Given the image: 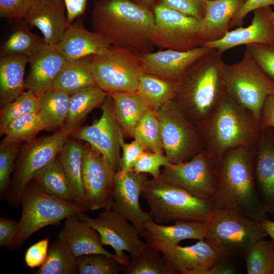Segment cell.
<instances>
[{
  "label": "cell",
  "mask_w": 274,
  "mask_h": 274,
  "mask_svg": "<svg viewBox=\"0 0 274 274\" xmlns=\"http://www.w3.org/2000/svg\"><path fill=\"white\" fill-rule=\"evenodd\" d=\"M130 136L139 141L146 150L163 151L160 123L155 111L151 109L142 116Z\"/></svg>",
  "instance_id": "obj_39"
},
{
  "label": "cell",
  "mask_w": 274,
  "mask_h": 274,
  "mask_svg": "<svg viewBox=\"0 0 274 274\" xmlns=\"http://www.w3.org/2000/svg\"><path fill=\"white\" fill-rule=\"evenodd\" d=\"M160 177L194 196L212 199L217 187V167L205 149L187 161L170 163L161 170Z\"/></svg>",
  "instance_id": "obj_13"
},
{
  "label": "cell",
  "mask_w": 274,
  "mask_h": 274,
  "mask_svg": "<svg viewBox=\"0 0 274 274\" xmlns=\"http://www.w3.org/2000/svg\"><path fill=\"white\" fill-rule=\"evenodd\" d=\"M204 239L222 257H243L268 235L260 222L237 212L216 209L206 222Z\"/></svg>",
  "instance_id": "obj_7"
},
{
  "label": "cell",
  "mask_w": 274,
  "mask_h": 274,
  "mask_svg": "<svg viewBox=\"0 0 274 274\" xmlns=\"http://www.w3.org/2000/svg\"><path fill=\"white\" fill-rule=\"evenodd\" d=\"M33 0H0V14L10 20L25 19Z\"/></svg>",
  "instance_id": "obj_48"
},
{
  "label": "cell",
  "mask_w": 274,
  "mask_h": 274,
  "mask_svg": "<svg viewBox=\"0 0 274 274\" xmlns=\"http://www.w3.org/2000/svg\"><path fill=\"white\" fill-rule=\"evenodd\" d=\"M25 21L7 40L2 46L1 57L22 55L29 58L47 46L44 39L33 33Z\"/></svg>",
  "instance_id": "obj_36"
},
{
  "label": "cell",
  "mask_w": 274,
  "mask_h": 274,
  "mask_svg": "<svg viewBox=\"0 0 274 274\" xmlns=\"http://www.w3.org/2000/svg\"><path fill=\"white\" fill-rule=\"evenodd\" d=\"M273 274H274V272H273Z\"/></svg>",
  "instance_id": "obj_60"
},
{
  "label": "cell",
  "mask_w": 274,
  "mask_h": 274,
  "mask_svg": "<svg viewBox=\"0 0 274 274\" xmlns=\"http://www.w3.org/2000/svg\"><path fill=\"white\" fill-rule=\"evenodd\" d=\"M48 245L49 239L46 238L28 248L24 256L27 267L30 268H39L44 263L48 255Z\"/></svg>",
  "instance_id": "obj_50"
},
{
  "label": "cell",
  "mask_w": 274,
  "mask_h": 274,
  "mask_svg": "<svg viewBox=\"0 0 274 274\" xmlns=\"http://www.w3.org/2000/svg\"><path fill=\"white\" fill-rule=\"evenodd\" d=\"M110 46L98 33L87 29L79 20L71 23L57 45L67 61L101 54Z\"/></svg>",
  "instance_id": "obj_25"
},
{
  "label": "cell",
  "mask_w": 274,
  "mask_h": 274,
  "mask_svg": "<svg viewBox=\"0 0 274 274\" xmlns=\"http://www.w3.org/2000/svg\"><path fill=\"white\" fill-rule=\"evenodd\" d=\"M179 82L144 73L139 78L137 91L156 111L175 99Z\"/></svg>",
  "instance_id": "obj_34"
},
{
  "label": "cell",
  "mask_w": 274,
  "mask_h": 274,
  "mask_svg": "<svg viewBox=\"0 0 274 274\" xmlns=\"http://www.w3.org/2000/svg\"><path fill=\"white\" fill-rule=\"evenodd\" d=\"M67 136L61 131L40 139L29 146L16 167L5 198L13 207L20 205L22 193L27 185L59 154Z\"/></svg>",
  "instance_id": "obj_14"
},
{
  "label": "cell",
  "mask_w": 274,
  "mask_h": 274,
  "mask_svg": "<svg viewBox=\"0 0 274 274\" xmlns=\"http://www.w3.org/2000/svg\"><path fill=\"white\" fill-rule=\"evenodd\" d=\"M18 143L1 144L0 147V196L6 197L10 184V176L13 170L18 152Z\"/></svg>",
  "instance_id": "obj_44"
},
{
  "label": "cell",
  "mask_w": 274,
  "mask_h": 274,
  "mask_svg": "<svg viewBox=\"0 0 274 274\" xmlns=\"http://www.w3.org/2000/svg\"><path fill=\"white\" fill-rule=\"evenodd\" d=\"M100 107L102 110L100 118L78 130L75 138L86 142L97 150L117 172L120 169V149L124 132L115 118L113 100L110 94Z\"/></svg>",
  "instance_id": "obj_16"
},
{
  "label": "cell",
  "mask_w": 274,
  "mask_h": 274,
  "mask_svg": "<svg viewBox=\"0 0 274 274\" xmlns=\"http://www.w3.org/2000/svg\"><path fill=\"white\" fill-rule=\"evenodd\" d=\"M222 75L227 95L259 122L265 99L274 94V81L264 73L247 47L238 62L224 64Z\"/></svg>",
  "instance_id": "obj_8"
},
{
  "label": "cell",
  "mask_w": 274,
  "mask_h": 274,
  "mask_svg": "<svg viewBox=\"0 0 274 274\" xmlns=\"http://www.w3.org/2000/svg\"><path fill=\"white\" fill-rule=\"evenodd\" d=\"M259 123L261 127L274 128V94L265 99L260 112Z\"/></svg>",
  "instance_id": "obj_53"
},
{
  "label": "cell",
  "mask_w": 274,
  "mask_h": 274,
  "mask_svg": "<svg viewBox=\"0 0 274 274\" xmlns=\"http://www.w3.org/2000/svg\"><path fill=\"white\" fill-rule=\"evenodd\" d=\"M212 49L203 45L187 51L165 49L140 56L144 73L179 82L189 67Z\"/></svg>",
  "instance_id": "obj_20"
},
{
  "label": "cell",
  "mask_w": 274,
  "mask_h": 274,
  "mask_svg": "<svg viewBox=\"0 0 274 274\" xmlns=\"http://www.w3.org/2000/svg\"><path fill=\"white\" fill-rule=\"evenodd\" d=\"M121 146L122 154L120 162L119 170H132L135 162L146 149L136 139H134L130 143H126L123 140Z\"/></svg>",
  "instance_id": "obj_49"
},
{
  "label": "cell",
  "mask_w": 274,
  "mask_h": 274,
  "mask_svg": "<svg viewBox=\"0 0 274 274\" xmlns=\"http://www.w3.org/2000/svg\"><path fill=\"white\" fill-rule=\"evenodd\" d=\"M231 258L222 257L207 272V274H225L234 273V267Z\"/></svg>",
  "instance_id": "obj_55"
},
{
  "label": "cell",
  "mask_w": 274,
  "mask_h": 274,
  "mask_svg": "<svg viewBox=\"0 0 274 274\" xmlns=\"http://www.w3.org/2000/svg\"><path fill=\"white\" fill-rule=\"evenodd\" d=\"M88 0H63L66 15L70 23L82 15L85 12Z\"/></svg>",
  "instance_id": "obj_54"
},
{
  "label": "cell",
  "mask_w": 274,
  "mask_h": 274,
  "mask_svg": "<svg viewBox=\"0 0 274 274\" xmlns=\"http://www.w3.org/2000/svg\"><path fill=\"white\" fill-rule=\"evenodd\" d=\"M32 181L51 195L62 200L75 203L69 181L57 156L40 171Z\"/></svg>",
  "instance_id": "obj_35"
},
{
  "label": "cell",
  "mask_w": 274,
  "mask_h": 274,
  "mask_svg": "<svg viewBox=\"0 0 274 274\" xmlns=\"http://www.w3.org/2000/svg\"><path fill=\"white\" fill-rule=\"evenodd\" d=\"M205 0H157V4L187 16L202 19Z\"/></svg>",
  "instance_id": "obj_47"
},
{
  "label": "cell",
  "mask_w": 274,
  "mask_h": 274,
  "mask_svg": "<svg viewBox=\"0 0 274 274\" xmlns=\"http://www.w3.org/2000/svg\"><path fill=\"white\" fill-rule=\"evenodd\" d=\"M273 214H274V213H273Z\"/></svg>",
  "instance_id": "obj_59"
},
{
  "label": "cell",
  "mask_w": 274,
  "mask_h": 274,
  "mask_svg": "<svg viewBox=\"0 0 274 274\" xmlns=\"http://www.w3.org/2000/svg\"><path fill=\"white\" fill-rule=\"evenodd\" d=\"M36 274H78L77 257L67 244L57 238L49 248L44 263Z\"/></svg>",
  "instance_id": "obj_37"
},
{
  "label": "cell",
  "mask_w": 274,
  "mask_h": 274,
  "mask_svg": "<svg viewBox=\"0 0 274 274\" xmlns=\"http://www.w3.org/2000/svg\"><path fill=\"white\" fill-rule=\"evenodd\" d=\"M259 197L265 213H274V128L261 127L253 148Z\"/></svg>",
  "instance_id": "obj_18"
},
{
  "label": "cell",
  "mask_w": 274,
  "mask_h": 274,
  "mask_svg": "<svg viewBox=\"0 0 274 274\" xmlns=\"http://www.w3.org/2000/svg\"><path fill=\"white\" fill-rule=\"evenodd\" d=\"M91 23L94 31L110 46L139 54L153 51V12L131 0H96Z\"/></svg>",
  "instance_id": "obj_1"
},
{
  "label": "cell",
  "mask_w": 274,
  "mask_h": 274,
  "mask_svg": "<svg viewBox=\"0 0 274 274\" xmlns=\"http://www.w3.org/2000/svg\"><path fill=\"white\" fill-rule=\"evenodd\" d=\"M271 15L273 20H274V11L271 12Z\"/></svg>",
  "instance_id": "obj_58"
},
{
  "label": "cell",
  "mask_w": 274,
  "mask_h": 274,
  "mask_svg": "<svg viewBox=\"0 0 274 274\" xmlns=\"http://www.w3.org/2000/svg\"><path fill=\"white\" fill-rule=\"evenodd\" d=\"M142 195L154 221L162 224L177 221L206 223L216 210L212 199L194 196L160 176L147 181Z\"/></svg>",
  "instance_id": "obj_5"
},
{
  "label": "cell",
  "mask_w": 274,
  "mask_h": 274,
  "mask_svg": "<svg viewBox=\"0 0 274 274\" xmlns=\"http://www.w3.org/2000/svg\"><path fill=\"white\" fill-rule=\"evenodd\" d=\"M108 94L94 84L71 95L68 113L60 130L67 135L74 132L92 110L100 107Z\"/></svg>",
  "instance_id": "obj_29"
},
{
  "label": "cell",
  "mask_w": 274,
  "mask_h": 274,
  "mask_svg": "<svg viewBox=\"0 0 274 274\" xmlns=\"http://www.w3.org/2000/svg\"><path fill=\"white\" fill-rule=\"evenodd\" d=\"M78 274H119L121 264L112 256L104 254H89L77 257Z\"/></svg>",
  "instance_id": "obj_43"
},
{
  "label": "cell",
  "mask_w": 274,
  "mask_h": 274,
  "mask_svg": "<svg viewBox=\"0 0 274 274\" xmlns=\"http://www.w3.org/2000/svg\"><path fill=\"white\" fill-rule=\"evenodd\" d=\"M155 23L154 46L187 51L206 42L202 19L189 16L157 4L153 10Z\"/></svg>",
  "instance_id": "obj_11"
},
{
  "label": "cell",
  "mask_w": 274,
  "mask_h": 274,
  "mask_svg": "<svg viewBox=\"0 0 274 274\" xmlns=\"http://www.w3.org/2000/svg\"><path fill=\"white\" fill-rule=\"evenodd\" d=\"M244 258L248 274H273L274 242L259 239Z\"/></svg>",
  "instance_id": "obj_40"
},
{
  "label": "cell",
  "mask_w": 274,
  "mask_h": 274,
  "mask_svg": "<svg viewBox=\"0 0 274 274\" xmlns=\"http://www.w3.org/2000/svg\"><path fill=\"white\" fill-rule=\"evenodd\" d=\"M39 96V111L40 117L47 130L63 126L68 113L70 96L59 90L52 89Z\"/></svg>",
  "instance_id": "obj_33"
},
{
  "label": "cell",
  "mask_w": 274,
  "mask_h": 274,
  "mask_svg": "<svg viewBox=\"0 0 274 274\" xmlns=\"http://www.w3.org/2000/svg\"><path fill=\"white\" fill-rule=\"evenodd\" d=\"M259 129V122L255 116L227 94L199 130L206 150L217 167L227 150L237 147L253 149Z\"/></svg>",
  "instance_id": "obj_4"
},
{
  "label": "cell",
  "mask_w": 274,
  "mask_h": 274,
  "mask_svg": "<svg viewBox=\"0 0 274 274\" xmlns=\"http://www.w3.org/2000/svg\"><path fill=\"white\" fill-rule=\"evenodd\" d=\"M18 222L0 217V246L10 248L17 234Z\"/></svg>",
  "instance_id": "obj_52"
},
{
  "label": "cell",
  "mask_w": 274,
  "mask_h": 274,
  "mask_svg": "<svg viewBox=\"0 0 274 274\" xmlns=\"http://www.w3.org/2000/svg\"><path fill=\"white\" fill-rule=\"evenodd\" d=\"M77 215L98 232L104 246H110L113 248L121 265L126 264L130 259L125 251L133 257L139 254L146 245V242L141 239L136 227L111 209H103L96 218L90 217L85 212Z\"/></svg>",
  "instance_id": "obj_12"
},
{
  "label": "cell",
  "mask_w": 274,
  "mask_h": 274,
  "mask_svg": "<svg viewBox=\"0 0 274 274\" xmlns=\"http://www.w3.org/2000/svg\"><path fill=\"white\" fill-rule=\"evenodd\" d=\"M65 11L63 0H33L24 20L41 31L47 45H58L71 23Z\"/></svg>",
  "instance_id": "obj_22"
},
{
  "label": "cell",
  "mask_w": 274,
  "mask_h": 274,
  "mask_svg": "<svg viewBox=\"0 0 274 274\" xmlns=\"http://www.w3.org/2000/svg\"><path fill=\"white\" fill-rule=\"evenodd\" d=\"M264 73L274 81V43L246 46Z\"/></svg>",
  "instance_id": "obj_46"
},
{
  "label": "cell",
  "mask_w": 274,
  "mask_h": 274,
  "mask_svg": "<svg viewBox=\"0 0 274 274\" xmlns=\"http://www.w3.org/2000/svg\"><path fill=\"white\" fill-rule=\"evenodd\" d=\"M39 108V96L30 90H26L15 100L3 106L0 116L1 136L4 134L14 119L26 114L38 113Z\"/></svg>",
  "instance_id": "obj_42"
},
{
  "label": "cell",
  "mask_w": 274,
  "mask_h": 274,
  "mask_svg": "<svg viewBox=\"0 0 274 274\" xmlns=\"http://www.w3.org/2000/svg\"><path fill=\"white\" fill-rule=\"evenodd\" d=\"M77 215L65 219L58 235L67 244L74 255L78 257L89 254H104L116 258L119 262L115 254L104 248L98 232L80 220Z\"/></svg>",
  "instance_id": "obj_26"
},
{
  "label": "cell",
  "mask_w": 274,
  "mask_h": 274,
  "mask_svg": "<svg viewBox=\"0 0 274 274\" xmlns=\"http://www.w3.org/2000/svg\"><path fill=\"white\" fill-rule=\"evenodd\" d=\"M246 1L205 0L202 20L206 42L219 39L229 31L231 19Z\"/></svg>",
  "instance_id": "obj_27"
},
{
  "label": "cell",
  "mask_w": 274,
  "mask_h": 274,
  "mask_svg": "<svg viewBox=\"0 0 274 274\" xmlns=\"http://www.w3.org/2000/svg\"><path fill=\"white\" fill-rule=\"evenodd\" d=\"M28 58L22 55L1 57L0 102L1 107L15 100L26 89L25 70Z\"/></svg>",
  "instance_id": "obj_28"
},
{
  "label": "cell",
  "mask_w": 274,
  "mask_h": 274,
  "mask_svg": "<svg viewBox=\"0 0 274 274\" xmlns=\"http://www.w3.org/2000/svg\"><path fill=\"white\" fill-rule=\"evenodd\" d=\"M260 223L267 232V234L271 237L274 242V221L266 218Z\"/></svg>",
  "instance_id": "obj_56"
},
{
  "label": "cell",
  "mask_w": 274,
  "mask_h": 274,
  "mask_svg": "<svg viewBox=\"0 0 274 274\" xmlns=\"http://www.w3.org/2000/svg\"><path fill=\"white\" fill-rule=\"evenodd\" d=\"M222 54L212 49L194 62L179 81L174 100L198 129L211 117L227 94Z\"/></svg>",
  "instance_id": "obj_3"
},
{
  "label": "cell",
  "mask_w": 274,
  "mask_h": 274,
  "mask_svg": "<svg viewBox=\"0 0 274 274\" xmlns=\"http://www.w3.org/2000/svg\"><path fill=\"white\" fill-rule=\"evenodd\" d=\"M206 229L203 222L177 221L166 225L151 220L145 224L140 235L149 246L162 253L184 240L204 239Z\"/></svg>",
  "instance_id": "obj_23"
},
{
  "label": "cell",
  "mask_w": 274,
  "mask_h": 274,
  "mask_svg": "<svg viewBox=\"0 0 274 274\" xmlns=\"http://www.w3.org/2000/svg\"><path fill=\"white\" fill-rule=\"evenodd\" d=\"M251 23L247 27L239 26L227 31L221 38L208 42L204 46L224 52L237 47L252 44L268 45L274 43V20L270 7L256 9Z\"/></svg>",
  "instance_id": "obj_19"
},
{
  "label": "cell",
  "mask_w": 274,
  "mask_h": 274,
  "mask_svg": "<svg viewBox=\"0 0 274 274\" xmlns=\"http://www.w3.org/2000/svg\"><path fill=\"white\" fill-rule=\"evenodd\" d=\"M95 84L108 93L136 91L144 73L140 54L111 46L100 54L89 56Z\"/></svg>",
  "instance_id": "obj_9"
},
{
  "label": "cell",
  "mask_w": 274,
  "mask_h": 274,
  "mask_svg": "<svg viewBox=\"0 0 274 274\" xmlns=\"http://www.w3.org/2000/svg\"><path fill=\"white\" fill-rule=\"evenodd\" d=\"M161 253L174 274H207L222 257L204 239L190 246L177 245Z\"/></svg>",
  "instance_id": "obj_21"
},
{
  "label": "cell",
  "mask_w": 274,
  "mask_h": 274,
  "mask_svg": "<svg viewBox=\"0 0 274 274\" xmlns=\"http://www.w3.org/2000/svg\"><path fill=\"white\" fill-rule=\"evenodd\" d=\"M170 162L163 152L145 150L135 162L133 170L138 173L151 175L153 178L160 176L161 166H166Z\"/></svg>",
  "instance_id": "obj_45"
},
{
  "label": "cell",
  "mask_w": 274,
  "mask_h": 274,
  "mask_svg": "<svg viewBox=\"0 0 274 274\" xmlns=\"http://www.w3.org/2000/svg\"><path fill=\"white\" fill-rule=\"evenodd\" d=\"M110 94L113 100L115 118L124 132L130 136L144 114L150 109L147 100L137 91Z\"/></svg>",
  "instance_id": "obj_31"
},
{
  "label": "cell",
  "mask_w": 274,
  "mask_h": 274,
  "mask_svg": "<svg viewBox=\"0 0 274 274\" xmlns=\"http://www.w3.org/2000/svg\"><path fill=\"white\" fill-rule=\"evenodd\" d=\"M148 180L147 174L133 170L116 172L114 179L113 203L111 209L132 223L141 234L145 224L154 220L150 211L142 210L139 198Z\"/></svg>",
  "instance_id": "obj_17"
},
{
  "label": "cell",
  "mask_w": 274,
  "mask_h": 274,
  "mask_svg": "<svg viewBox=\"0 0 274 274\" xmlns=\"http://www.w3.org/2000/svg\"><path fill=\"white\" fill-rule=\"evenodd\" d=\"M20 205L22 213L18 228L10 247L13 252L19 250L28 238L39 229L57 224L72 215L88 211L75 203L51 195L33 181L24 189Z\"/></svg>",
  "instance_id": "obj_6"
},
{
  "label": "cell",
  "mask_w": 274,
  "mask_h": 274,
  "mask_svg": "<svg viewBox=\"0 0 274 274\" xmlns=\"http://www.w3.org/2000/svg\"><path fill=\"white\" fill-rule=\"evenodd\" d=\"M134 3L153 11L157 4V0H131Z\"/></svg>",
  "instance_id": "obj_57"
},
{
  "label": "cell",
  "mask_w": 274,
  "mask_h": 274,
  "mask_svg": "<svg viewBox=\"0 0 274 274\" xmlns=\"http://www.w3.org/2000/svg\"><path fill=\"white\" fill-rule=\"evenodd\" d=\"M270 6H274V0H247L241 10L231 19L229 27L242 26L246 16L250 12Z\"/></svg>",
  "instance_id": "obj_51"
},
{
  "label": "cell",
  "mask_w": 274,
  "mask_h": 274,
  "mask_svg": "<svg viewBox=\"0 0 274 274\" xmlns=\"http://www.w3.org/2000/svg\"><path fill=\"white\" fill-rule=\"evenodd\" d=\"M131 257L126 264L121 265L123 274H174L162 253L146 243L139 254Z\"/></svg>",
  "instance_id": "obj_38"
},
{
  "label": "cell",
  "mask_w": 274,
  "mask_h": 274,
  "mask_svg": "<svg viewBox=\"0 0 274 274\" xmlns=\"http://www.w3.org/2000/svg\"><path fill=\"white\" fill-rule=\"evenodd\" d=\"M155 112L160 125L165 155L170 163L187 161L206 149L200 131L174 100Z\"/></svg>",
  "instance_id": "obj_10"
},
{
  "label": "cell",
  "mask_w": 274,
  "mask_h": 274,
  "mask_svg": "<svg viewBox=\"0 0 274 274\" xmlns=\"http://www.w3.org/2000/svg\"><path fill=\"white\" fill-rule=\"evenodd\" d=\"M44 129V125L38 113L21 116L9 124L1 144L31 141L39 132Z\"/></svg>",
  "instance_id": "obj_41"
},
{
  "label": "cell",
  "mask_w": 274,
  "mask_h": 274,
  "mask_svg": "<svg viewBox=\"0 0 274 274\" xmlns=\"http://www.w3.org/2000/svg\"><path fill=\"white\" fill-rule=\"evenodd\" d=\"M116 172L97 150L84 147L82 178L89 211L112 208Z\"/></svg>",
  "instance_id": "obj_15"
},
{
  "label": "cell",
  "mask_w": 274,
  "mask_h": 274,
  "mask_svg": "<svg viewBox=\"0 0 274 274\" xmlns=\"http://www.w3.org/2000/svg\"><path fill=\"white\" fill-rule=\"evenodd\" d=\"M83 151L84 147L79 143L67 139L58 157L69 181L75 203L89 211L82 178Z\"/></svg>",
  "instance_id": "obj_30"
},
{
  "label": "cell",
  "mask_w": 274,
  "mask_h": 274,
  "mask_svg": "<svg viewBox=\"0 0 274 274\" xmlns=\"http://www.w3.org/2000/svg\"><path fill=\"white\" fill-rule=\"evenodd\" d=\"M95 84L90 67L89 56L66 61L58 74L53 89L70 95Z\"/></svg>",
  "instance_id": "obj_32"
},
{
  "label": "cell",
  "mask_w": 274,
  "mask_h": 274,
  "mask_svg": "<svg viewBox=\"0 0 274 274\" xmlns=\"http://www.w3.org/2000/svg\"><path fill=\"white\" fill-rule=\"evenodd\" d=\"M212 199L216 209L234 211L259 222L267 218L256 185L253 149L237 147L224 153Z\"/></svg>",
  "instance_id": "obj_2"
},
{
  "label": "cell",
  "mask_w": 274,
  "mask_h": 274,
  "mask_svg": "<svg viewBox=\"0 0 274 274\" xmlns=\"http://www.w3.org/2000/svg\"><path fill=\"white\" fill-rule=\"evenodd\" d=\"M66 61L57 45H47L41 52L28 58L26 90L39 96L53 89L55 79Z\"/></svg>",
  "instance_id": "obj_24"
}]
</instances>
